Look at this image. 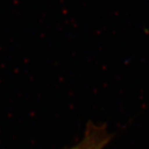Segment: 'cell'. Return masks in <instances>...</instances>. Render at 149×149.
<instances>
[{
	"instance_id": "cell-1",
	"label": "cell",
	"mask_w": 149,
	"mask_h": 149,
	"mask_svg": "<svg viewBox=\"0 0 149 149\" xmlns=\"http://www.w3.org/2000/svg\"><path fill=\"white\" fill-rule=\"evenodd\" d=\"M111 136L104 125L90 122L80 139L66 149H105L111 140Z\"/></svg>"
}]
</instances>
